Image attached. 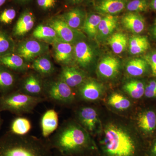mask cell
Returning <instances> with one entry per match:
<instances>
[{
  "label": "cell",
  "instance_id": "1",
  "mask_svg": "<svg viewBox=\"0 0 156 156\" xmlns=\"http://www.w3.org/2000/svg\"><path fill=\"white\" fill-rule=\"evenodd\" d=\"M52 149L66 156L84 153L90 147V134L76 122H65L48 138Z\"/></svg>",
  "mask_w": 156,
  "mask_h": 156
},
{
  "label": "cell",
  "instance_id": "2",
  "mask_svg": "<svg viewBox=\"0 0 156 156\" xmlns=\"http://www.w3.org/2000/svg\"><path fill=\"white\" fill-rule=\"evenodd\" d=\"M0 156H53L48 139L7 132L0 137Z\"/></svg>",
  "mask_w": 156,
  "mask_h": 156
},
{
  "label": "cell",
  "instance_id": "3",
  "mask_svg": "<svg viewBox=\"0 0 156 156\" xmlns=\"http://www.w3.org/2000/svg\"><path fill=\"white\" fill-rule=\"evenodd\" d=\"M101 143L107 156H135L137 152L134 137L126 129L113 123L105 128Z\"/></svg>",
  "mask_w": 156,
  "mask_h": 156
},
{
  "label": "cell",
  "instance_id": "4",
  "mask_svg": "<svg viewBox=\"0 0 156 156\" xmlns=\"http://www.w3.org/2000/svg\"><path fill=\"white\" fill-rule=\"evenodd\" d=\"M46 101L44 97H34L14 90L0 96V112L8 111L21 116L32 112L39 104Z\"/></svg>",
  "mask_w": 156,
  "mask_h": 156
},
{
  "label": "cell",
  "instance_id": "5",
  "mask_svg": "<svg viewBox=\"0 0 156 156\" xmlns=\"http://www.w3.org/2000/svg\"><path fill=\"white\" fill-rule=\"evenodd\" d=\"M44 98L58 105L71 104L76 98L72 88L58 77L45 82Z\"/></svg>",
  "mask_w": 156,
  "mask_h": 156
},
{
  "label": "cell",
  "instance_id": "6",
  "mask_svg": "<svg viewBox=\"0 0 156 156\" xmlns=\"http://www.w3.org/2000/svg\"><path fill=\"white\" fill-rule=\"evenodd\" d=\"M49 50L48 44L37 39H30L22 41L16 45L14 53L28 63L32 62L39 56L47 54Z\"/></svg>",
  "mask_w": 156,
  "mask_h": 156
},
{
  "label": "cell",
  "instance_id": "7",
  "mask_svg": "<svg viewBox=\"0 0 156 156\" xmlns=\"http://www.w3.org/2000/svg\"><path fill=\"white\" fill-rule=\"evenodd\" d=\"M48 25L54 29L60 41L74 45L86 38L82 32L71 27L61 17L51 19Z\"/></svg>",
  "mask_w": 156,
  "mask_h": 156
},
{
  "label": "cell",
  "instance_id": "8",
  "mask_svg": "<svg viewBox=\"0 0 156 156\" xmlns=\"http://www.w3.org/2000/svg\"><path fill=\"white\" fill-rule=\"evenodd\" d=\"M44 84L43 77L34 71L23 78L17 90L30 96L44 98Z\"/></svg>",
  "mask_w": 156,
  "mask_h": 156
},
{
  "label": "cell",
  "instance_id": "9",
  "mask_svg": "<svg viewBox=\"0 0 156 156\" xmlns=\"http://www.w3.org/2000/svg\"><path fill=\"white\" fill-rule=\"evenodd\" d=\"M76 115L77 122L89 134H95L99 130L100 122L95 109L91 107H81L76 111Z\"/></svg>",
  "mask_w": 156,
  "mask_h": 156
},
{
  "label": "cell",
  "instance_id": "10",
  "mask_svg": "<svg viewBox=\"0 0 156 156\" xmlns=\"http://www.w3.org/2000/svg\"><path fill=\"white\" fill-rule=\"evenodd\" d=\"M75 61L80 67L87 69L95 60L96 52L90 44L84 41L74 45Z\"/></svg>",
  "mask_w": 156,
  "mask_h": 156
},
{
  "label": "cell",
  "instance_id": "11",
  "mask_svg": "<svg viewBox=\"0 0 156 156\" xmlns=\"http://www.w3.org/2000/svg\"><path fill=\"white\" fill-rule=\"evenodd\" d=\"M104 91L102 84L95 80L87 79L78 88V96L86 101H94L101 98Z\"/></svg>",
  "mask_w": 156,
  "mask_h": 156
},
{
  "label": "cell",
  "instance_id": "12",
  "mask_svg": "<svg viewBox=\"0 0 156 156\" xmlns=\"http://www.w3.org/2000/svg\"><path fill=\"white\" fill-rule=\"evenodd\" d=\"M58 77L72 89L80 87L87 79L83 70L71 66H62Z\"/></svg>",
  "mask_w": 156,
  "mask_h": 156
},
{
  "label": "cell",
  "instance_id": "13",
  "mask_svg": "<svg viewBox=\"0 0 156 156\" xmlns=\"http://www.w3.org/2000/svg\"><path fill=\"white\" fill-rule=\"evenodd\" d=\"M52 45L54 59L58 64L67 66L75 61L73 44L58 41Z\"/></svg>",
  "mask_w": 156,
  "mask_h": 156
},
{
  "label": "cell",
  "instance_id": "14",
  "mask_svg": "<svg viewBox=\"0 0 156 156\" xmlns=\"http://www.w3.org/2000/svg\"><path fill=\"white\" fill-rule=\"evenodd\" d=\"M136 125L144 135L152 136L156 131V112L152 109L140 112L136 118Z\"/></svg>",
  "mask_w": 156,
  "mask_h": 156
},
{
  "label": "cell",
  "instance_id": "15",
  "mask_svg": "<svg viewBox=\"0 0 156 156\" xmlns=\"http://www.w3.org/2000/svg\"><path fill=\"white\" fill-rule=\"evenodd\" d=\"M128 0H95L94 9L99 14L115 15L126 9Z\"/></svg>",
  "mask_w": 156,
  "mask_h": 156
},
{
  "label": "cell",
  "instance_id": "16",
  "mask_svg": "<svg viewBox=\"0 0 156 156\" xmlns=\"http://www.w3.org/2000/svg\"><path fill=\"white\" fill-rule=\"evenodd\" d=\"M120 62L114 56L107 55L99 62L98 73L101 77L110 79L115 78L119 72Z\"/></svg>",
  "mask_w": 156,
  "mask_h": 156
},
{
  "label": "cell",
  "instance_id": "17",
  "mask_svg": "<svg viewBox=\"0 0 156 156\" xmlns=\"http://www.w3.org/2000/svg\"><path fill=\"white\" fill-rule=\"evenodd\" d=\"M58 127V115L57 112L53 109L48 110L42 115L41 120V130L44 139H48Z\"/></svg>",
  "mask_w": 156,
  "mask_h": 156
},
{
  "label": "cell",
  "instance_id": "18",
  "mask_svg": "<svg viewBox=\"0 0 156 156\" xmlns=\"http://www.w3.org/2000/svg\"><path fill=\"white\" fill-rule=\"evenodd\" d=\"M14 72L0 65V93L8 94L15 89L17 84V77Z\"/></svg>",
  "mask_w": 156,
  "mask_h": 156
},
{
  "label": "cell",
  "instance_id": "19",
  "mask_svg": "<svg viewBox=\"0 0 156 156\" xmlns=\"http://www.w3.org/2000/svg\"><path fill=\"white\" fill-rule=\"evenodd\" d=\"M0 65L3 66L14 72L25 73L28 69L27 62L15 53L1 57Z\"/></svg>",
  "mask_w": 156,
  "mask_h": 156
},
{
  "label": "cell",
  "instance_id": "20",
  "mask_svg": "<svg viewBox=\"0 0 156 156\" xmlns=\"http://www.w3.org/2000/svg\"><path fill=\"white\" fill-rule=\"evenodd\" d=\"M122 23L124 27L135 34L142 33L145 28V20L138 13L128 12L123 16Z\"/></svg>",
  "mask_w": 156,
  "mask_h": 156
},
{
  "label": "cell",
  "instance_id": "21",
  "mask_svg": "<svg viewBox=\"0 0 156 156\" xmlns=\"http://www.w3.org/2000/svg\"><path fill=\"white\" fill-rule=\"evenodd\" d=\"M118 17L115 15H107L101 20L96 38L103 41L111 35L118 24Z\"/></svg>",
  "mask_w": 156,
  "mask_h": 156
},
{
  "label": "cell",
  "instance_id": "22",
  "mask_svg": "<svg viewBox=\"0 0 156 156\" xmlns=\"http://www.w3.org/2000/svg\"><path fill=\"white\" fill-rule=\"evenodd\" d=\"M47 54L39 56L32 62L30 68L42 77H49L54 73L55 68Z\"/></svg>",
  "mask_w": 156,
  "mask_h": 156
},
{
  "label": "cell",
  "instance_id": "23",
  "mask_svg": "<svg viewBox=\"0 0 156 156\" xmlns=\"http://www.w3.org/2000/svg\"><path fill=\"white\" fill-rule=\"evenodd\" d=\"M86 16L83 10L76 8L66 12L61 17L71 27L80 30L83 28Z\"/></svg>",
  "mask_w": 156,
  "mask_h": 156
},
{
  "label": "cell",
  "instance_id": "24",
  "mask_svg": "<svg viewBox=\"0 0 156 156\" xmlns=\"http://www.w3.org/2000/svg\"><path fill=\"white\" fill-rule=\"evenodd\" d=\"M35 23L33 14L26 11L21 14L13 29V35L16 37L24 36L34 27Z\"/></svg>",
  "mask_w": 156,
  "mask_h": 156
},
{
  "label": "cell",
  "instance_id": "25",
  "mask_svg": "<svg viewBox=\"0 0 156 156\" xmlns=\"http://www.w3.org/2000/svg\"><path fill=\"white\" fill-rule=\"evenodd\" d=\"M32 35L35 39L47 44H52L54 42L60 41L56 32L49 25L37 26L34 30Z\"/></svg>",
  "mask_w": 156,
  "mask_h": 156
},
{
  "label": "cell",
  "instance_id": "26",
  "mask_svg": "<svg viewBox=\"0 0 156 156\" xmlns=\"http://www.w3.org/2000/svg\"><path fill=\"white\" fill-rule=\"evenodd\" d=\"M149 67L144 58H136L128 62L126 65V70L129 75L138 77L145 75L147 72Z\"/></svg>",
  "mask_w": 156,
  "mask_h": 156
},
{
  "label": "cell",
  "instance_id": "27",
  "mask_svg": "<svg viewBox=\"0 0 156 156\" xmlns=\"http://www.w3.org/2000/svg\"><path fill=\"white\" fill-rule=\"evenodd\" d=\"M102 17L100 14L94 13H89L86 16L83 29L90 38H96L98 26Z\"/></svg>",
  "mask_w": 156,
  "mask_h": 156
},
{
  "label": "cell",
  "instance_id": "28",
  "mask_svg": "<svg viewBox=\"0 0 156 156\" xmlns=\"http://www.w3.org/2000/svg\"><path fill=\"white\" fill-rule=\"evenodd\" d=\"M129 40L126 34L121 32L113 34L108 38V42L114 53L119 54L127 48Z\"/></svg>",
  "mask_w": 156,
  "mask_h": 156
},
{
  "label": "cell",
  "instance_id": "29",
  "mask_svg": "<svg viewBox=\"0 0 156 156\" xmlns=\"http://www.w3.org/2000/svg\"><path fill=\"white\" fill-rule=\"evenodd\" d=\"M128 45L130 53L133 55L144 53L150 47L147 37L144 36H133L129 39Z\"/></svg>",
  "mask_w": 156,
  "mask_h": 156
},
{
  "label": "cell",
  "instance_id": "30",
  "mask_svg": "<svg viewBox=\"0 0 156 156\" xmlns=\"http://www.w3.org/2000/svg\"><path fill=\"white\" fill-rule=\"evenodd\" d=\"M31 128V123L29 119L25 117L18 116L11 122L10 132L16 135H26Z\"/></svg>",
  "mask_w": 156,
  "mask_h": 156
},
{
  "label": "cell",
  "instance_id": "31",
  "mask_svg": "<svg viewBox=\"0 0 156 156\" xmlns=\"http://www.w3.org/2000/svg\"><path fill=\"white\" fill-rule=\"evenodd\" d=\"M146 84L144 82L138 80L128 81L123 86L125 92L134 99H140L144 96Z\"/></svg>",
  "mask_w": 156,
  "mask_h": 156
},
{
  "label": "cell",
  "instance_id": "32",
  "mask_svg": "<svg viewBox=\"0 0 156 156\" xmlns=\"http://www.w3.org/2000/svg\"><path fill=\"white\" fill-rule=\"evenodd\" d=\"M15 47L16 45L12 38L6 32L0 30V58L14 53Z\"/></svg>",
  "mask_w": 156,
  "mask_h": 156
},
{
  "label": "cell",
  "instance_id": "33",
  "mask_svg": "<svg viewBox=\"0 0 156 156\" xmlns=\"http://www.w3.org/2000/svg\"><path fill=\"white\" fill-rule=\"evenodd\" d=\"M108 102L109 105L115 109L124 111L130 107V101L124 95L118 92L112 93L108 97Z\"/></svg>",
  "mask_w": 156,
  "mask_h": 156
},
{
  "label": "cell",
  "instance_id": "34",
  "mask_svg": "<svg viewBox=\"0 0 156 156\" xmlns=\"http://www.w3.org/2000/svg\"><path fill=\"white\" fill-rule=\"evenodd\" d=\"M150 2L149 0H131L127 3L126 9L128 12H144L149 8Z\"/></svg>",
  "mask_w": 156,
  "mask_h": 156
},
{
  "label": "cell",
  "instance_id": "35",
  "mask_svg": "<svg viewBox=\"0 0 156 156\" xmlns=\"http://www.w3.org/2000/svg\"><path fill=\"white\" fill-rule=\"evenodd\" d=\"M16 16V11L13 9H5L0 13V22L5 24L11 23Z\"/></svg>",
  "mask_w": 156,
  "mask_h": 156
},
{
  "label": "cell",
  "instance_id": "36",
  "mask_svg": "<svg viewBox=\"0 0 156 156\" xmlns=\"http://www.w3.org/2000/svg\"><path fill=\"white\" fill-rule=\"evenodd\" d=\"M144 58L150 68L152 75L156 77V50H153L146 54Z\"/></svg>",
  "mask_w": 156,
  "mask_h": 156
},
{
  "label": "cell",
  "instance_id": "37",
  "mask_svg": "<svg viewBox=\"0 0 156 156\" xmlns=\"http://www.w3.org/2000/svg\"><path fill=\"white\" fill-rule=\"evenodd\" d=\"M144 96L147 98H156V79L151 80L146 85Z\"/></svg>",
  "mask_w": 156,
  "mask_h": 156
},
{
  "label": "cell",
  "instance_id": "38",
  "mask_svg": "<svg viewBox=\"0 0 156 156\" xmlns=\"http://www.w3.org/2000/svg\"><path fill=\"white\" fill-rule=\"evenodd\" d=\"M39 7L44 10H48L54 8L56 5V0H37Z\"/></svg>",
  "mask_w": 156,
  "mask_h": 156
},
{
  "label": "cell",
  "instance_id": "39",
  "mask_svg": "<svg viewBox=\"0 0 156 156\" xmlns=\"http://www.w3.org/2000/svg\"><path fill=\"white\" fill-rule=\"evenodd\" d=\"M147 154L148 156H156V137L152 142Z\"/></svg>",
  "mask_w": 156,
  "mask_h": 156
},
{
  "label": "cell",
  "instance_id": "40",
  "mask_svg": "<svg viewBox=\"0 0 156 156\" xmlns=\"http://www.w3.org/2000/svg\"><path fill=\"white\" fill-rule=\"evenodd\" d=\"M151 35L154 39L156 40V24H154L151 28L150 30Z\"/></svg>",
  "mask_w": 156,
  "mask_h": 156
},
{
  "label": "cell",
  "instance_id": "41",
  "mask_svg": "<svg viewBox=\"0 0 156 156\" xmlns=\"http://www.w3.org/2000/svg\"><path fill=\"white\" fill-rule=\"evenodd\" d=\"M149 8L152 10L156 11V0H151L150 2Z\"/></svg>",
  "mask_w": 156,
  "mask_h": 156
},
{
  "label": "cell",
  "instance_id": "42",
  "mask_svg": "<svg viewBox=\"0 0 156 156\" xmlns=\"http://www.w3.org/2000/svg\"><path fill=\"white\" fill-rule=\"evenodd\" d=\"M84 0H69V2L73 4H78L83 2Z\"/></svg>",
  "mask_w": 156,
  "mask_h": 156
},
{
  "label": "cell",
  "instance_id": "43",
  "mask_svg": "<svg viewBox=\"0 0 156 156\" xmlns=\"http://www.w3.org/2000/svg\"><path fill=\"white\" fill-rule=\"evenodd\" d=\"M53 156H66L62 154L59 153L57 151L54 150H53Z\"/></svg>",
  "mask_w": 156,
  "mask_h": 156
},
{
  "label": "cell",
  "instance_id": "44",
  "mask_svg": "<svg viewBox=\"0 0 156 156\" xmlns=\"http://www.w3.org/2000/svg\"><path fill=\"white\" fill-rule=\"evenodd\" d=\"M6 1L7 0H0V7L2 6L6 2Z\"/></svg>",
  "mask_w": 156,
  "mask_h": 156
},
{
  "label": "cell",
  "instance_id": "45",
  "mask_svg": "<svg viewBox=\"0 0 156 156\" xmlns=\"http://www.w3.org/2000/svg\"><path fill=\"white\" fill-rule=\"evenodd\" d=\"M2 117L1 116V115H0V129H1V127H2Z\"/></svg>",
  "mask_w": 156,
  "mask_h": 156
},
{
  "label": "cell",
  "instance_id": "46",
  "mask_svg": "<svg viewBox=\"0 0 156 156\" xmlns=\"http://www.w3.org/2000/svg\"><path fill=\"white\" fill-rule=\"evenodd\" d=\"M154 24H156V18L155 20Z\"/></svg>",
  "mask_w": 156,
  "mask_h": 156
},
{
  "label": "cell",
  "instance_id": "47",
  "mask_svg": "<svg viewBox=\"0 0 156 156\" xmlns=\"http://www.w3.org/2000/svg\"><path fill=\"white\" fill-rule=\"evenodd\" d=\"M20 1H27V0H20Z\"/></svg>",
  "mask_w": 156,
  "mask_h": 156
}]
</instances>
